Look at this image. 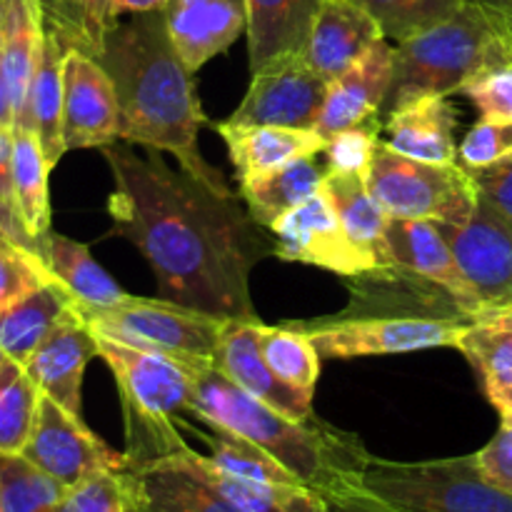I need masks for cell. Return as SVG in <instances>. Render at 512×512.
<instances>
[{
    "label": "cell",
    "instance_id": "obj_49",
    "mask_svg": "<svg viewBox=\"0 0 512 512\" xmlns=\"http://www.w3.org/2000/svg\"><path fill=\"white\" fill-rule=\"evenodd\" d=\"M0 195L13 200V128H0Z\"/></svg>",
    "mask_w": 512,
    "mask_h": 512
},
{
    "label": "cell",
    "instance_id": "obj_3",
    "mask_svg": "<svg viewBox=\"0 0 512 512\" xmlns=\"http://www.w3.org/2000/svg\"><path fill=\"white\" fill-rule=\"evenodd\" d=\"M190 418L238 433L273 455L295 478L330 495L355 488L370 453L358 435L343 433L325 420H300L245 393L213 363L195 360Z\"/></svg>",
    "mask_w": 512,
    "mask_h": 512
},
{
    "label": "cell",
    "instance_id": "obj_40",
    "mask_svg": "<svg viewBox=\"0 0 512 512\" xmlns=\"http://www.w3.org/2000/svg\"><path fill=\"white\" fill-rule=\"evenodd\" d=\"M58 512H138L133 470H100L65 490Z\"/></svg>",
    "mask_w": 512,
    "mask_h": 512
},
{
    "label": "cell",
    "instance_id": "obj_23",
    "mask_svg": "<svg viewBox=\"0 0 512 512\" xmlns=\"http://www.w3.org/2000/svg\"><path fill=\"white\" fill-rule=\"evenodd\" d=\"M138 512H245L200 480L180 455L133 470Z\"/></svg>",
    "mask_w": 512,
    "mask_h": 512
},
{
    "label": "cell",
    "instance_id": "obj_18",
    "mask_svg": "<svg viewBox=\"0 0 512 512\" xmlns=\"http://www.w3.org/2000/svg\"><path fill=\"white\" fill-rule=\"evenodd\" d=\"M160 10L175 53L193 75L225 53L248 25L243 0H168Z\"/></svg>",
    "mask_w": 512,
    "mask_h": 512
},
{
    "label": "cell",
    "instance_id": "obj_35",
    "mask_svg": "<svg viewBox=\"0 0 512 512\" xmlns=\"http://www.w3.org/2000/svg\"><path fill=\"white\" fill-rule=\"evenodd\" d=\"M260 350L265 363L290 388L305 395H315L320 380V353L313 338L293 323H260Z\"/></svg>",
    "mask_w": 512,
    "mask_h": 512
},
{
    "label": "cell",
    "instance_id": "obj_16",
    "mask_svg": "<svg viewBox=\"0 0 512 512\" xmlns=\"http://www.w3.org/2000/svg\"><path fill=\"white\" fill-rule=\"evenodd\" d=\"M393 60L395 48L383 38L343 75L330 80L315 133L328 140L340 130L383 115L393 85Z\"/></svg>",
    "mask_w": 512,
    "mask_h": 512
},
{
    "label": "cell",
    "instance_id": "obj_47",
    "mask_svg": "<svg viewBox=\"0 0 512 512\" xmlns=\"http://www.w3.org/2000/svg\"><path fill=\"white\" fill-rule=\"evenodd\" d=\"M325 500H328V508L333 512H405L383 503V500L373 498V495L363 493L358 488L338 490V493L325 495Z\"/></svg>",
    "mask_w": 512,
    "mask_h": 512
},
{
    "label": "cell",
    "instance_id": "obj_10",
    "mask_svg": "<svg viewBox=\"0 0 512 512\" xmlns=\"http://www.w3.org/2000/svg\"><path fill=\"white\" fill-rule=\"evenodd\" d=\"M20 455L63 488H73L100 470L128 468L125 453L103 443L83 418L68 413L48 395H40L33 433Z\"/></svg>",
    "mask_w": 512,
    "mask_h": 512
},
{
    "label": "cell",
    "instance_id": "obj_33",
    "mask_svg": "<svg viewBox=\"0 0 512 512\" xmlns=\"http://www.w3.org/2000/svg\"><path fill=\"white\" fill-rule=\"evenodd\" d=\"M43 30L63 50L100 58L108 33L118 23L113 0H38Z\"/></svg>",
    "mask_w": 512,
    "mask_h": 512
},
{
    "label": "cell",
    "instance_id": "obj_32",
    "mask_svg": "<svg viewBox=\"0 0 512 512\" xmlns=\"http://www.w3.org/2000/svg\"><path fill=\"white\" fill-rule=\"evenodd\" d=\"M50 170L38 135L28 128H13V200L20 223L38 243V250L50 233Z\"/></svg>",
    "mask_w": 512,
    "mask_h": 512
},
{
    "label": "cell",
    "instance_id": "obj_51",
    "mask_svg": "<svg viewBox=\"0 0 512 512\" xmlns=\"http://www.w3.org/2000/svg\"><path fill=\"white\" fill-rule=\"evenodd\" d=\"M0 128H15L13 100H10L8 85H5L3 75H0Z\"/></svg>",
    "mask_w": 512,
    "mask_h": 512
},
{
    "label": "cell",
    "instance_id": "obj_44",
    "mask_svg": "<svg viewBox=\"0 0 512 512\" xmlns=\"http://www.w3.org/2000/svg\"><path fill=\"white\" fill-rule=\"evenodd\" d=\"M512 155V123L480 118L458 145V160L465 170H485Z\"/></svg>",
    "mask_w": 512,
    "mask_h": 512
},
{
    "label": "cell",
    "instance_id": "obj_20",
    "mask_svg": "<svg viewBox=\"0 0 512 512\" xmlns=\"http://www.w3.org/2000/svg\"><path fill=\"white\" fill-rule=\"evenodd\" d=\"M383 38L378 20L358 0H323L303 55L330 83Z\"/></svg>",
    "mask_w": 512,
    "mask_h": 512
},
{
    "label": "cell",
    "instance_id": "obj_41",
    "mask_svg": "<svg viewBox=\"0 0 512 512\" xmlns=\"http://www.w3.org/2000/svg\"><path fill=\"white\" fill-rule=\"evenodd\" d=\"M50 280L55 278L38 250L0 233V313Z\"/></svg>",
    "mask_w": 512,
    "mask_h": 512
},
{
    "label": "cell",
    "instance_id": "obj_34",
    "mask_svg": "<svg viewBox=\"0 0 512 512\" xmlns=\"http://www.w3.org/2000/svg\"><path fill=\"white\" fill-rule=\"evenodd\" d=\"M455 348L473 363L483 378L485 395L512 385V310L485 313L460 335Z\"/></svg>",
    "mask_w": 512,
    "mask_h": 512
},
{
    "label": "cell",
    "instance_id": "obj_29",
    "mask_svg": "<svg viewBox=\"0 0 512 512\" xmlns=\"http://www.w3.org/2000/svg\"><path fill=\"white\" fill-rule=\"evenodd\" d=\"M63 58L65 50L58 40L43 30L38 68L28 95V113L23 128L38 135V143L50 168L60 163L68 150L63 140Z\"/></svg>",
    "mask_w": 512,
    "mask_h": 512
},
{
    "label": "cell",
    "instance_id": "obj_17",
    "mask_svg": "<svg viewBox=\"0 0 512 512\" xmlns=\"http://www.w3.org/2000/svg\"><path fill=\"white\" fill-rule=\"evenodd\" d=\"M213 365L228 375L238 388L255 398L265 400L273 408L300 420H313V395L285 385L265 363L260 350V320H228L215 350Z\"/></svg>",
    "mask_w": 512,
    "mask_h": 512
},
{
    "label": "cell",
    "instance_id": "obj_56",
    "mask_svg": "<svg viewBox=\"0 0 512 512\" xmlns=\"http://www.w3.org/2000/svg\"><path fill=\"white\" fill-rule=\"evenodd\" d=\"M0 512H5V505H3V490H0Z\"/></svg>",
    "mask_w": 512,
    "mask_h": 512
},
{
    "label": "cell",
    "instance_id": "obj_38",
    "mask_svg": "<svg viewBox=\"0 0 512 512\" xmlns=\"http://www.w3.org/2000/svg\"><path fill=\"white\" fill-rule=\"evenodd\" d=\"M388 40L403 43L453 18L470 0H358Z\"/></svg>",
    "mask_w": 512,
    "mask_h": 512
},
{
    "label": "cell",
    "instance_id": "obj_53",
    "mask_svg": "<svg viewBox=\"0 0 512 512\" xmlns=\"http://www.w3.org/2000/svg\"><path fill=\"white\" fill-rule=\"evenodd\" d=\"M475 3H480L485 10L500 15V18L508 20L512 25V0H475Z\"/></svg>",
    "mask_w": 512,
    "mask_h": 512
},
{
    "label": "cell",
    "instance_id": "obj_42",
    "mask_svg": "<svg viewBox=\"0 0 512 512\" xmlns=\"http://www.w3.org/2000/svg\"><path fill=\"white\" fill-rule=\"evenodd\" d=\"M383 133V120L370 118L365 123L345 128L335 133L333 138L325 140V173H343V175H363L368 178L373 168L375 153H378Z\"/></svg>",
    "mask_w": 512,
    "mask_h": 512
},
{
    "label": "cell",
    "instance_id": "obj_24",
    "mask_svg": "<svg viewBox=\"0 0 512 512\" xmlns=\"http://www.w3.org/2000/svg\"><path fill=\"white\" fill-rule=\"evenodd\" d=\"M323 0H243L250 70L283 55L303 53Z\"/></svg>",
    "mask_w": 512,
    "mask_h": 512
},
{
    "label": "cell",
    "instance_id": "obj_15",
    "mask_svg": "<svg viewBox=\"0 0 512 512\" xmlns=\"http://www.w3.org/2000/svg\"><path fill=\"white\" fill-rule=\"evenodd\" d=\"M93 358H98V335L85 325L78 310H73L23 368L40 393L83 418V375Z\"/></svg>",
    "mask_w": 512,
    "mask_h": 512
},
{
    "label": "cell",
    "instance_id": "obj_37",
    "mask_svg": "<svg viewBox=\"0 0 512 512\" xmlns=\"http://www.w3.org/2000/svg\"><path fill=\"white\" fill-rule=\"evenodd\" d=\"M40 390L15 360L0 368V455H20L38 415Z\"/></svg>",
    "mask_w": 512,
    "mask_h": 512
},
{
    "label": "cell",
    "instance_id": "obj_22",
    "mask_svg": "<svg viewBox=\"0 0 512 512\" xmlns=\"http://www.w3.org/2000/svg\"><path fill=\"white\" fill-rule=\"evenodd\" d=\"M455 128L458 113L448 95H423L385 115L383 143L425 163H458Z\"/></svg>",
    "mask_w": 512,
    "mask_h": 512
},
{
    "label": "cell",
    "instance_id": "obj_12",
    "mask_svg": "<svg viewBox=\"0 0 512 512\" xmlns=\"http://www.w3.org/2000/svg\"><path fill=\"white\" fill-rule=\"evenodd\" d=\"M453 248L455 260L473 290L480 313L512 310V228L488 205L478 208L463 223H438Z\"/></svg>",
    "mask_w": 512,
    "mask_h": 512
},
{
    "label": "cell",
    "instance_id": "obj_4",
    "mask_svg": "<svg viewBox=\"0 0 512 512\" xmlns=\"http://www.w3.org/2000/svg\"><path fill=\"white\" fill-rule=\"evenodd\" d=\"M98 358L113 373L123 403L128 468L188 450L180 428L183 415H190L195 360L133 348L103 335H98Z\"/></svg>",
    "mask_w": 512,
    "mask_h": 512
},
{
    "label": "cell",
    "instance_id": "obj_50",
    "mask_svg": "<svg viewBox=\"0 0 512 512\" xmlns=\"http://www.w3.org/2000/svg\"><path fill=\"white\" fill-rule=\"evenodd\" d=\"M115 13L133 15V13H148V10H160L168 0H113Z\"/></svg>",
    "mask_w": 512,
    "mask_h": 512
},
{
    "label": "cell",
    "instance_id": "obj_13",
    "mask_svg": "<svg viewBox=\"0 0 512 512\" xmlns=\"http://www.w3.org/2000/svg\"><path fill=\"white\" fill-rule=\"evenodd\" d=\"M270 235L275 255L288 263L315 265L348 280L380 270L368 255L350 243L323 190L275 220L270 225Z\"/></svg>",
    "mask_w": 512,
    "mask_h": 512
},
{
    "label": "cell",
    "instance_id": "obj_11",
    "mask_svg": "<svg viewBox=\"0 0 512 512\" xmlns=\"http://www.w3.org/2000/svg\"><path fill=\"white\" fill-rule=\"evenodd\" d=\"M328 95V80L303 53L283 55L253 70L243 103L233 110V125H278L315 130Z\"/></svg>",
    "mask_w": 512,
    "mask_h": 512
},
{
    "label": "cell",
    "instance_id": "obj_31",
    "mask_svg": "<svg viewBox=\"0 0 512 512\" xmlns=\"http://www.w3.org/2000/svg\"><path fill=\"white\" fill-rule=\"evenodd\" d=\"M40 45H43V18H40L38 0H13L8 38H5L3 53H0V75L8 85L10 100H13L15 128L25 125Z\"/></svg>",
    "mask_w": 512,
    "mask_h": 512
},
{
    "label": "cell",
    "instance_id": "obj_45",
    "mask_svg": "<svg viewBox=\"0 0 512 512\" xmlns=\"http://www.w3.org/2000/svg\"><path fill=\"white\" fill-rule=\"evenodd\" d=\"M478 200L512 228V155L485 170H470Z\"/></svg>",
    "mask_w": 512,
    "mask_h": 512
},
{
    "label": "cell",
    "instance_id": "obj_28",
    "mask_svg": "<svg viewBox=\"0 0 512 512\" xmlns=\"http://www.w3.org/2000/svg\"><path fill=\"white\" fill-rule=\"evenodd\" d=\"M40 258L45 260L53 278L73 295L78 305L113 308V305L125 303L130 298L128 290L120 288L113 275L103 265H98V260L90 255V248L85 243L50 230L40 243Z\"/></svg>",
    "mask_w": 512,
    "mask_h": 512
},
{
    "label": "cell",
    "instance_id": "obj_39",
    "mask_svg": "<svg viewBox=\"0 0 512 512\" xmlns=\"http://www.w3.org/2000/svg\"><path fill=\"white\" fill-rule=\"evenodd\" d=\"M0 490L5 512H58L68 488L23 455H0Z\"/></svg>",
    "mask_w": 512,
    "mask_h": 512
},
{
    "label": "cell",
    "instance_id": "obj_2",
    "mask_svg": "<svg viewBox=\"0 0 512 512\" xmlns=\"http://www.w3.org/2000/svg\"><path fill=\"white\" fill-rule=\"evenodd\" d=\"M115 85L120 140L170 153L180 168L218 195H235L218 168L200 153L198 135L208 120L195 93L193 73L170 43L163 10L118 20L100 53Z\"/></svg>",
    "mask_w": 512,
    "mask_h": 512
},
{
    "label": "cell",
    "instance_id": "obj_36",
    "mask_svg": "<svg viewBox=\"0 0 512 512\" xmlns=\"http://www.w3.org/2000/svg\"><path fill=\"white\" fill-rule=\"evenodd\" d=\"M198 428H183L193 430L195 435L203 438V443L208 445V455L205 458L215 465V468L225 470L230 475H240V478L250 480H265V483H300L283 463L273 458L270 453H265L263 448H258L255 443H250L248 438L238 433H230V430L220 428V425L205 423L198 420Z\"/></svg>",
    "mask_w": 512,
    "mask_h": 512
},
{
    "label": "cell",
    "instance_id": "obj_9",
    "mask_svg": "<svg viewBox=\"0 0 512 512\" xmlns=\"http://www.w3.org/2000/svg\"><path fill=\"white\" fill-rule=\"evenodd\" d=\"M368 188L390 218L463 223L478 208V188L460 163H425L380 143Z\"/></svg>",
    "mask_w": 512,
    "mask_h": 512
},
{
    "label": "cell",
    "instance_id": "obj_19",
    "mask_svg": "<svg viewBox=\"0 0 512 512\" xmlns=\"http://www.w3.org/2000/svg\"><path fill=\"white\" fill-rule=\"evenodd\" d=\"M388 248L393 265L433 283L473 318L483 315L458 260H455L448 238L435 220L390 218Z\"/></svg>",
    "mask_w": 512,
    "mask_h": 512
},
{
    "label": "cell",
    "instance_id": "obj_52",
    "mask_svg": "<svg viewBox=\"0 0 512 512\" xmlns=\"http://www.w3.org/2000/svg\"><path fill=\"white\" fill-rule=\"evenodd\" d=\"M488 400L495 405V410L500 413V418L512 420V385H510V388L498 390V393L488 395Z\"/></svg>",
    "mask_w": 512,
    "mask_h": 512
},
{
    "label": "cell",
    "instance_id": "obj_30",
    "mask_svg": "<svg viewBox=\"0 0 512 512\" xmlns=\"http://www.w3.org/2000/svg\"><path fill=\"white\" fill-rule=\"evenodd\" d=\"M323 183L325 165H320L315 155H308V158L293 160L285 168L275 170L255 183L240 185V198H243L248 213L263 228L270 230L275 220L318 195L323 190Z\"/></svg>",
    "mask_w": 512,
    "mask_h": 512
},
{
    "label": "cell",
    "instance_id": "obj_5",
    "mask_svg": "<svg viewBox=\"0 0 512 512\" xmlns=\"http://www.w3.org/2000/svg\"><path fill=\"white\" fill-rule=\"evenodd\" d=\"M512 50V25L470 0L445 23L395 45L383 115L423 95L460 93L475 73Z\"/></svg>",
    "mask_w": 512,
    "mask_h": 512
},
{
    "label": "cell",
    "instance_id": "obj_27",
    "mask_svg": "<svg viewBox=\"0 0 512 512\" xmlns=\"http://www.w3.org/2000/svg\"><path fill=\"white\" fill-rule=\"evenodd\" d=\"M75 310V300L58 280L33 290L0 313V348L25 365L45 338Z\"/></svg>",
    "mask_w": 512,
    "mask_h": 512
},
{
    "label": "cell",
    "instance_id": "obj_43",
    "mask_svg": "<svg viewBox=\"0 0 512 512\" xmlns=\"http://www.w3.org/2000/svg\"><path fill=\"white\" fill-rule=\"evenodd\" d=\"M460 95L475 105L480 118L512 123V50L475 73L460 88Z\"/></svg>",
    "mask_w": 512,
    "mask_h": 512
},
{
    "label": "cell",
    "instance_id": "obj_21",
    "mask_svg": "<svg viewBox=\"0 0 512 512\" xmlns=\"http://www.w3.org/2000/svg\"><path fill=\"white\" fill-rule=\"evenodd\" d=\"M215 133L223 138L228 158L238 173L240 185L255 183L288 163L308 155H323L325 138L315 130L278 128V125H233L215 123Z\"/></svg>",
    "mask_w": 512,
    "mask_h": 512
},
{
    "label": "cell",
    "instance_id": "obj_55",
    "mask_svg": "<svg viewBox=\"0 0 512 512\" xmlns=\"http://www.w3.org/2000/svg\"><path fill=\"white\" fill-rule=\"evenodd\" d=\"M8 360H10V358H8V355H5V350L0 348V368H3V365L8 363Z\"/></svg>",
    "mask_w": 512,
    "mask_h": 512
},
{
    "label": "cell",
    "instance_id": "obj_48",
    "mask_svg": "<svg viewBox=\"0 0 512 512\" xmlns=\"http://www.w3.org/2000/svg\"><path fill=\"white\" fill-rule=\"evenodd\" d=\"M0 233L8 235V238H13V240H18V243L28 245V248L38 250V243L30 238L28 230H25L23 223H20V215H18V208H15V203L5 200L3 195H0Z\"/></svg>",
    "mask_w": 512,
    "mask_h": 512
},
{
    "label": "cell",
    "instance_id": "obj_14",
    "mask_svg": "<svg viewBox=\"0 0 512 512\" xmlns=\"http://www.w3.org/2000/svg\"><path fill=\"white\" fill-rule=\"evenodd\" d=\"M63 140L65 150H103L120 140L113 80L98 58L80 50H65L63 58Z\"/></svg>",
    "mask_w": 512,
    "mask_h": 512
},
{
    "label": "cell",
    "instance_id": "obj_6",
    "mask_svg": "<svg viewBox=\"0 0 512 512\" xmlns=\"http://www.w3.org/2000/svg\"><path fill=\"white\" fill-rule=\"evenodd\" d=\"M355 488L405 512H512V495L480 473L475 453L423 463L370 455Z\"/></svg>",
    "mask_w": 512,
    "mask_h": 512
},
{
    "label": "cell",
    "instance_id": "obj_8",
    "mask_svg": "<svg viewBox=\"0 0 512 512\" xmlns=\"http://www.w3.org/2000/svg\"><path fill=\"white\" fill-rule=\"evenodd\" d=\"M475 318L420 313H345L293 323L313 338L320 358L355 360L373 355H403L418 350L455 348Z\"/></svg>",
    "mask_w": 512,
    "mask_h": 512
},
{
    "label": "cell",
    "instance_id": "obj_7",
    "mask_svg": "<svg viewBox=\"0 0 512 512\" xmlns=\"http://www.w3.org/2000/svg\"><path fill=\"white\" fill-rule=\"evenodd\" d=\"M80 318L95 335L173 355L180 360H205L213 363L228 320L218 315L190 310L185 305L163 298H138L130 295L113 308H90L75 303Z\"/></svg>",
    "mask_w": 512,
    "mask_h": 512
},
{
    "label": "cell",
    "instance_id": "obj_54",
    "mask_svg": "<svg viewBox=\"0 0 512 512\" xmlns=\"http://www.w3.org/2000/svg\"><path fill=\"white\" fill-rule=\"evenodd\" d=\"M10 8H13V0H0V53H3L5 38H8Z\"/></svg>",
    "mask_w": 512,
    "mask_h": 512
},
{
    "label": "cell",
    "instance_id": "obj_57",
    "mask_svg": "<svg viewBox=\"0 0 512 512\" xmlns=\"http://www.w3.org/2000/svg\"><path fill=\"white\" fill-rule=\"evenodd\" d=\"M328 512H333V510H330V508H328Z\"/></svg>",
    "mask_w": 512,
    "mask_h": 512
},
{
    "label": "cell",
    "instance_id": "obj_25",
    "mask_svg": "<svg viewBox=\"0 0 512 512\" xmlns=\"http://www.w3.org/2000/svg\"><path fill=\"white\" fill-rule=\"evenodd\" d=\"M178 455L200 480H205L210 488L245 512H328L325 495L303 483H265V480L230 475L215 468L205 455H198L193 448Z\"/></svg>",
    "mask_w": 512,
    "mask_h": 512
},
{
    "label": "cell",
    "instance_id": "obj_26",
    "mask_svg": "<svg viewBox=\"0 0 512 512\" xmlns=\"http://www.w3.org/2000/svg\"><path fill=\"white\" fill-rule=\"evenodd\" d=\"M323 193L328 195L350 243L368 255L380 270L395 268L388 248L390 215L373 198L368 180L363 175L325 173Z\"/></svg>",
    "mask_w": 512,
    "mask_h": 512
},
{
    "label": "cell",
    "instance_id": "obj_1",
    "mask_svg": "<svg viewBox=\"0 0 512 512\" xmlns=\"http://www.w3.org/2000/svg\"><path fill=\"white\" fill-rule=\"evenodd\" d=\"M113 173L110 235L130 240L158 280V298L225 320H255L250 273L275 255L273 235L240 195H218L163 153L103 148Z\"/></svg>",
    "mask_w": 512,
    "mask_h": 512
},
{
    "label": "cell",
    "instance_id": "obj_46",
    "mask_svg": "<svg viewBox=\"0 0 512 512\" xmlns=\"http://www.w3.org/2000/svg\"><path fill=\"white\" fill-rule=\"evenodd\" d=\"M475 458H478L480 473L512 495V420L503 418L498 433L483 450L475 453Z\"/></svg>",
    "mask_w": 512,
    "mask_h": 512
}]
</instances>
